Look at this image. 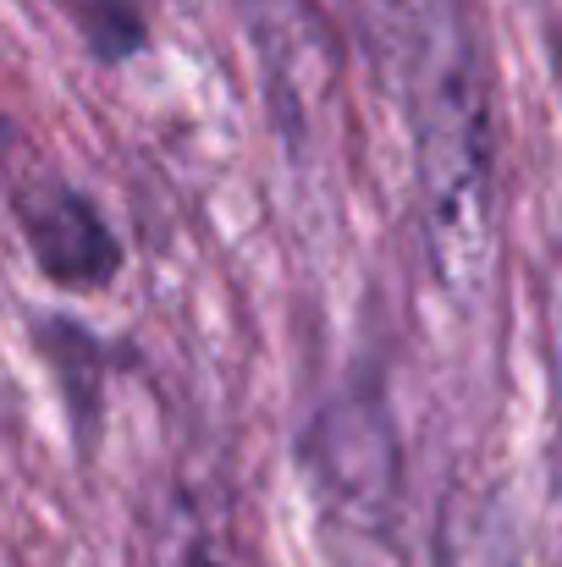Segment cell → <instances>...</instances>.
Returning a JSON list of instances; mask_svg holds the SVG:
<instances>
[{"mask_svg": "<svg viewBox=\"0 0 562 567\" xmlns=\"http://www.w3.org/2000/svg\"><path fill=\"white\" fill-rule=\"evenodd\" d=\"M22 226H28L33 259L61 287H105L122 265V243L111 237L100 209L61 183L33 188L22 198Z\"/></svg>", "mask_w": 562, "mask_h": 567, "instance_id": "6da1fadb", "label": "cell"}]
</instances>
